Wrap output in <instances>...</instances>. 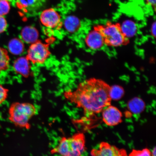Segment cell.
Segmentation results:
<instances>
[{
	"label": "cell",
	"mask_w": 156,
	"mask_h": 156,
	"mask_svg": "<svg viewBox=\"0 0 156 156\" xmlns=\"http://www.w3.org/2000/svg\"><path fill=\"white\" fill-rule=\"evenodd\" d=\"M111 87L102 79L91 78L80 83L75 90L64 91L63 96L68 102L82 109L85 118H89L111 105Z\"/></svg>",
	"instance_id": "cell-1"
},
{
	"label": "cell",
	"mask_w": 156,
	"mask_h": 156,
	"mask_svg": "<svg viewBox=\"0 0 156 156\" xmlns=\"http://www.w3.org/2000/svg\"><path fill=\"white\" fill-rule=\"evenodd\" d=\"M85 142L83 133L78 132L69 136H62L57 145L51 150L50 153L60 156H83L86 150Z\"/></svg>",
	"instance_id": "cell-2"
},
{
	"label": "cell",
	"mask_w": 156,
	"mask_h": 156,
	"mask_svg": "<svg viewBox=\"0 0 156 156\" xmlns=\"http://www.w3.org/2000/svg\"><path fill=\"white\" fill-rule=\"evenodd\" d=\"M37 112L36 106L32 103L13 102L9 109V120L16 127L29 130L32 127L31 120Z\"/></svg>",
	"instance_id": "cell-3"
},
{
	"label": "cell",
	"mask_w": 156,
	"mask_h": 156,
	"mask_svg": "<svg viewBox=\"0 0 156 156\" xmlns=\"http://www.w3.org/2000/svg\"><path fill=\"white\" fill-rule=\"evenodd\" d=\"M93 29L100 33L107 46L118 47L129 43V39L123 32L119 23L108 21L104 25H95Z\"/></svg>",
	"instance_id": "cell-4"
},
{
	"label": "cell",
	"mask_w": 156,
	"mask_h": 156,
	"mask_svg": "<svg viewBox=\"0 0 156 156\" xmlns=\"http://www.w3.org/2000/svg\"><path fill=\"white\" fill-rule=\"evenodd\" d=\"M51 52L48 44L38 40L29 47L26 58L34 64H43L49 57Z\"/></svg>",
	"instance_id": "cell-5"
},
{
	"label": "cell",
	"mask_w": 156,
	"mask_h": 156,
	"mask_svg": "<svg viewBox=\"0 0 156 156\" xmlns=\"http://www.w3.org/2000/svg\"><path fill=\"white\" fill-rule=\"evenodd\" d=\"M40 20L43 26L48 29L59 30L62 28V14L55 9H48L42 11Z\"/></svg>",
	"instance_id": "cell-6"
},
{
	"label": "cell",
	"mask_w": 156,
	"mask_h": 156,
	"mask_svg": "<svg viewBox=\"0 0 156 156\" xmlns=\"http://www.w3.org/2000/svg\"><path fill=\"white\" fill-rule=\"evenodd\" d=\"M90 154L91 156H128L126 150L119 149L105 142H101L98 149L91 150Z\"/></svg>",
	"instance_id": "cell-7"
},
{
	"label": "cell",
	"mask_w": 156,
	"mask_h": 156,
	"mask_svg": "<svg viewBox=\"0 0 156 156\" xmlns=\"http://www.w3.org/2000/svg\"><path fill=\"white\" fill-rule=\"evenodd\" d=\"M102 112L103 122L108 126H116L122 121V113L115 107L110 105L105 108Z\"/></svg>",
	"instance_id": "cell-8"
},
{
	"label": "cell",
	"mask_w": 156,
	"mask_h": 156,
	"mask_svg": "<svg viewBox=\"0 0 156 156\" xmlns=\"http://www.w3.org/2000/svg\"><path fill=\"white\" fill-rule=\"evenodd\" d=\"M46 0H15L16 5L25 15H34L43 6Z\"/></svg>",
	"instance_id": "cell-9"
},
{
	"label": "cell",
	"mask_w": 156,
	"mask_h": 156,
	"mask_svg": "<svg viewBox=\"0 0 156 156\" xmlns=\"http://www.w3.org/2000/svg\"><path fill=\"white\" fill-rule=\"evenodd\" d=\"M62 16V27H63L67 32L75 33L81 28V21L76 16L72 14L63 13Z\"/></svg>",
	"instance_id": "cell-10"
},
{
	"label": "cell",
	"mask_w": 156,
	"mask_h": 156,
	"mask_svg": "<svg viewBox=\"0 0 156 156\" xmlns=\"http://www.w3.org/2000/svg\"><path fill=\"white\" fill-rule=\"evenodd\" d=\"M85 42L88 48L93 50L99 49L104 44L102 37L100 33L94 29L87 35Z\"/></svg>",
	"instance_id": "cell-11"
},
{
	"label": "cell",
	"mask_w": 156,
	"mask_h": 156,
	"mask_svg": "<svg viewBox=\"0 0 156 156\" xmlns=\"http://www.w3.org/2000/svg\"><path fill=\"white\" fill-rule=\"evenodd\" d=\"M30 62L26 57L19 58L13 63V67L15 71L23 76H28L30 71Z\"/></svg>",
	"instance_id": "cell-12"
},
{
	"label": "cell",
	"mask_w": 156,
	"mask_h": 156,
	"mask_svg": "<svg viewBox=\"0 0 156 156\" xmlns=\"http://www.w3.org/2000/svg\"><path fill=\"white\" fill-rule=\"evenodd\" d=\"M20 34L23 41L27 44H31L38 40V31L32 26L25 27L21 30Z\"/></svg>",
	"instance_id": "cell-13"
},
{
	"label": "cell",
	"mask_w": 156,
	"mask_h": 156,
	"mask_svg": "<svg viewBox=\"0 0 156 156\" xmlns=\"http://www.w3.org/2000/svg\"><path fill=\"white\" fill-rule=\"evenodd\" d=\"M127 108L130 112L134 114H140L145 110V104L142 99L136 97L129 101Z\"/></svg>",
	"instance_id": "cell-14"
},
{
	"label": "cell",
	"mask_w": 156,
	"mask_h": 156,
	"mask_svg": "<svg viewBox=\"0 0 156 156\" xmlns=\"http://www.w3.org/2000/svg\"><path fill=\"white\" fill-rule=\"evenodd\" d=\"M8 48L11 53L14 55H19L24 51V45L22 41L18 38H15L10 41Z\"/></svg>",
	"instance_id": "cell-15"
},
{
	"label": "cell",
	"mask_w": 156,
	"mask_h": 156,
	"mask_svg": "<svg viewBox=\"0 0 156 156\" xmlns=\"http://www.w3.org/2000/svg\"><path fill=\"white\" fill-rule=\"evenodd\" d=\"M123 32L128 38L133 36L137 30V27L134 21L126 20L121 25Z\"/></svg>",
	"instance_id": "cell-16"
},
{
	"label": "cell",
	"mask_w": 156,
	"mask_h": 156,
	"mask_svg": "<svg viewBox=\"0 0 156 156\" xmlns=\"http://www.w3.org/2000/svg\"><path fill=\"white\" fill-rule=\"evenodd\" d=\"M9 64V57L7 51L0 47V73L8 69Z\"/></svg>",
	"instance_id": "cell-17"
},
{
	"label": "cell",
	"mask_w": 156,
	"mask_h": 156,
	"mask_svg": "<svg viewBox=\"0 0 156 156\" xmlns=\"http://www.w3.org/2000/svg\"><path fill=\"white\" fill-rule=\"evenodd\" d=\"M124 91L122 87L115 85L111 87L110 95L112 100L118 101L124 96Z\"/></svg>",
	"instance_id": "cell-18"
},
{
	"label": "cell",
	"mask_w": 156,
	"mask_h": 156,
	"mask_svg": "<svg viewBox=\"0 0 156 156\" xmlns=\"http://www.w3.org/2000/svg\"><path fill=\"white\" fill-rule=\"evenodd\" d=\"M9 0H0V16L8 14L10 9Z\"/></svg>",
	"instance_id": "cell-19"
},
{
	"label": "cell",
	"mask_w": 156,
	"mask_h": 156,
	"mask_svg": "<svg viewBox=\"0 0 156 156\" xmlns=\"http://www.w3.org/2000/svg\"><path fill=\"white\" fill-rule=\"evenodd\" d=\"M128 156H151V151L147 148L142 150L133 149Z\"/></svg>",
	"instance_id": "cell-20"
},
{
	"label": "cell",
	"mask_w": 156,
	"mask_h": 156,
	"mask_svg": "<svg viewBox=\"0 0 156 156\" xmlns=\"http://www.w3.org/2000/svg\"><path fill=\"white\" fill-rule=\"evenodd\" d=\"M9 91L8 89L0 85V105L6 100Z\"/></svg>",
	"instance_id": "cell-21"
},
{
	"label": "cell",
	"mask_w": 156,
	"mask_h": 156,
	"mask_svg": "<svg viewBox=\"0 0 156 156\" xmlns=\"http://www.w3.org/2000/svg\"><path fill=\"white\" fill-rule=\"evenodd\" d=\"M7 26V21L3 16H0V34L4 32Z\"/></svg>",
	"instance_id": "cell-22"
},
{
	"label": "cell",
	"mask_w": 156,
	"mask_h": 156,
	"mask_svg": "<svg viewBox=\"0 0 156 156\" xmlns=\"http://www.w3.org/2000/svg\"><path fill=\"white\" fill-rule=\"evenodd\" d=\"M145 1L146 5L151 7L155 12L156 0H145Z\"/></svg>",
	"instance_id": "cell-23"
},
{
	"label": "cell",
	"mask_w": 156,
	"mask_h": 156,
	"mask_svg": "<svg viewBox=\"0 0 156 156\" xmlns=\"http://www.w3.org/2000/svg\"><path fill=\"white\" fill-rule=\"evenodd\" d=\"M156 21L153 22L152 24L151 27V34L154 38H155V34H156Z\"/></svg>",
	"instance_id": "cell-24"
},
{
	"label": "cell",
	"mask_w": 156,
	"mask_h": 156,
	"mask_svg": "<svg viewBox=\"0 0 156 156\" xmlns=\"http://www.w3.org/2000/svg\"><path fill=\"white\" fill-rule=\"evenodd\" d=\"M151 156H156V147H154L152 151L151 152Z\"/></svg>",
	"instance_id": "cell-25"
}]
</instances>
